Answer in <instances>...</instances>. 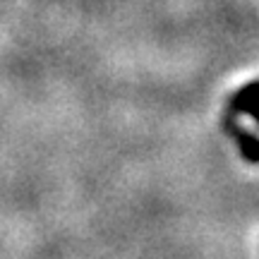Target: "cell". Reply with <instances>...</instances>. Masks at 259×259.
<instances>
[{
    "instance_id": "1",
    "label": "cell",
    "mask_w": 259,
    "mask_h": 259,
    "mask_svg": "<svg viewBox=\"0 0 259 259\" xmlns=\"http://www.w3.org/2000/svg\"><path fill=\"white\" fill-rule=\"evenodd\" d=\"M254 99H257V82H250L245 89H242V92L235 94L233 106H235V108H240V111H245L247 115H254V113H257Z\"/></svg>"
}]
</instances>
